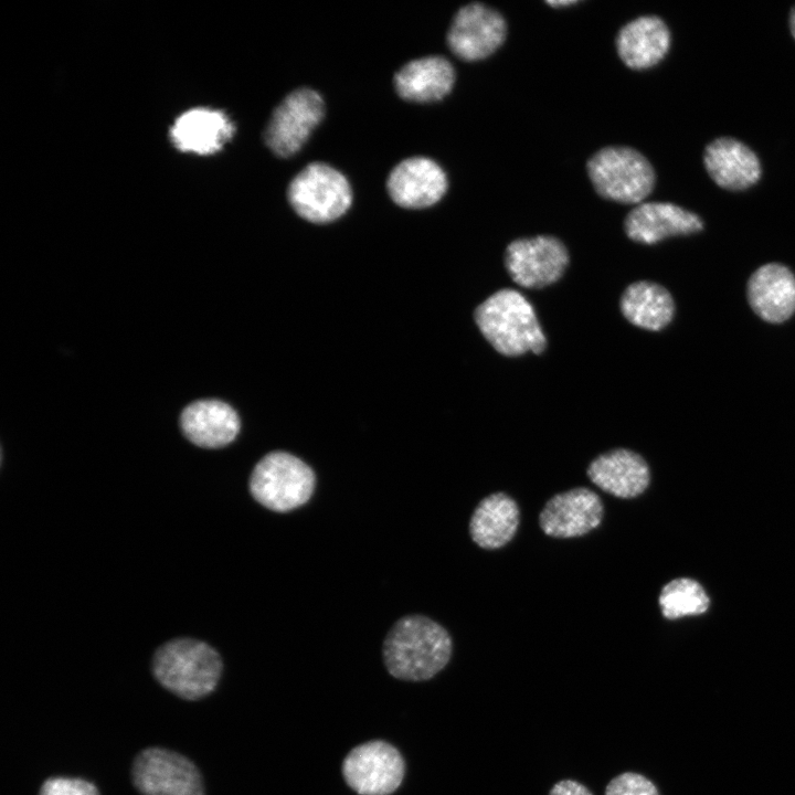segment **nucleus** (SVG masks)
<instances>
[{
	"instance_id": "f257e3e1",
	"label": "nucleus",
	"mask_w": 795,
	"mask_h": 795,
	"mask_svg": "<svg viewBox=\"0 0 795 795\" xmlns=\"http://www.w3.org/2000/svg\"><path fill=\"white\" fill-rule=\"evenodd\" d=\"M383 661L391 676L401 680L433 678L449 661L452 638L438 623L424 615L398 619L383 642Z\"/></svg>"
},
{
	"instance_id": "f03ea898",
	"label": "nucleus",
	"mask_w": 795,
	"mask_h": 795,
	"mask_svg": "<svg viewBox=\"0 0 795 795\" xmlns=\"http://www.w3.org/2000/svg\"><path fill=\"white\" fill-rule=\"evenodd\" d=\"M474 317L485 339L504 356L541 353L545 349L547 340L533 307L515 289L494 293L476 308Z\"/></svg>"
},
{
	"instance_id": "7ed1b4c3",
	"label": "nucleus",
	"mask_w": 795,
	"mask_h": 795,
	"mask_svg": "<svg viewBox=\"0 0 795 795\" xmlns=\"http://www.w3.org/2000/svg\"><path fill=\"white\" fill-rule=\"evenodd\" d=\"M152 674L173 695L199 700L210 695L222 675V659L206 643L172 639L160 646L152 657Z\"/></svg>"
},
{
	"instance_id": "20e7f679",
	"label": "nucleus",
	"mask_w": 795,
	"mask_h": 795,
	"mask_svg": "<svg viewBox=\"0 0 795 795\" xmlns=\"http://www.w3.org/2000/svg\"><path fill=\"white\" fill-rule=\"evenodd\" d=\"M316 485L314 470L287 452H271L255 465L250 477L253 498L265 508L287 512L305 505Z\"/></svg>"
},
{
	"instance_id": "39448f33",
	"label": "nucleus",
	"mask_w": 795,
	"mask_h": 795,
	"mask_svg": "<svg viewBox=\"0 0 795 795\" xmlns=\"http://www.w3.org/2000/svg\"><path fill=\"white\" fill-rule=\"evenodd\" d=\"M596 192L621 203L639 204L655 187V171L639 151L610 146L596 151L586 163Z\"/></svg>"
},
{
	"instance_id": "423d86ee",
	"label": "nucleus",
	"mask_w": 795,
	"mask_h": 795,
	"mask_svg": "<svg viewBox=\"0 0 795 795\" xmlns=\"http://www.w3.org/2000/svg\"><path fill=\"white\" fill-rule=\"evenodd\" d=\"M287 198L303 219L327 223L347 212L352 202V191L340 171L324 162H312L292 180Z\"/></svg>"
},
{
	"instance_id": "0eeeda50",
	"label": "nucleus",
	"mask_w": 795,
	"mask_h": 795,
	"mask_svg": "<svg viewBox=\"0 0 795 795\" xmlns=\"http://www.w3.org/2000/svg\"><path fill=\"white\" fill-rule=\"evenodd\" d=\"M131 777L141 795H203L198 767L186 756L163 748L141 750L134 759Z\"/></svg>"
},
{
	"instance_id": "6e6552de",
	"label": "nucleus",
	"mask_w": 795,
	"mask_h": 795,
	"mask_svg": "<svg viewBox=\"0 0 795 795\" xmlns=\"http://www.w3.org/2000/svg\"><path fill=\"white\" fill-rule=\"evenodd\" d=\"M347 785L359 795H390L401 785L405 763L392 744L373 740L353 748L341 766Z\"/></svg>"
},
{
	"instance_id": "1a4fd4ad",
	"label": "nucleus",
	"mask_w": 795,
	"mask_h": 795,
	"mask_svg": "<svg viewBox=\"0 0 795 795\" xmlns=\"http://www.w3.org/2000/svg\"><path fill=\"white\" fill-rule=\"evenodd\" d=\"M325 115V103L314 89L293 91L276 106L264 138L266 146L278 157L296 153L309 138Z\"/></svg>"
},
{
	"instance_id": "9d476101",
	"label": "nucleus",
	"mask_w": 795,
	"mask_h": 795,
	"mask_svg": "<svg viewBox=\"0 0 795 795\" xmlns=\"http://www.w3.org/2000/svg\"><path fill=\"white\" fill-rule=\"evenodd\" d=\"M569 264L564 244L550 235L512 241L505 251V266L512 280L524 288L555 283Z\"/></svg>"
},
{
	"instance_id": "9b49d317",
	"label": "nucleus",
	"mask_w": 795,
	"mask_h": 795,
	"mask_svg": "<svg viewBox=\"0 0 795 795\" xmlns=\"http://www.w3.org/2000/svg\"><path fill=\"white\" fill-rule=\"evenodd\" d=\"M507 24L495 9L468 3L455 13L447 32L449 50L465 61H477L492 54L505 41Z\"/></svg>"
},
{
	"instance_id": "f8f14e48",
	"label": "nucleus",
	"mask_w": 795,
	"mask_h": 795,
	"mask_svg": "<svg viewBox=\"0 0 795 795\" xmlns=\"http://www.w3.org/2000/svg\"><path fill=\"white\" fill-rule=\"evenodd\" d=\"M603 510L596 492L577 487L549 499L540 512L539 524L550 537H581L601 523Z\"/></svg>"
},
{
	"instance_id": "ddd939ff",
	"label": "nucleus",
	"mask_w": 795,
	"mask_h": 795,
	"mask_svg": "<svg viewBox=\"0 0 795 795\" xmlns=\"http://www.w3.org/2000/svg\"><path fill=\"white\" fill-rule=\"evenodd\" d=\"M446 173L434 160L412 157L401 161L389 174L391 199L405 209H423L438 202L447 190Z\"/></svg>"
},
{
	"instance_id": "4468645a",
	"label": "nucleus",
	"mask_w": 795,
	"mask_h": 795,
	"mask_svg": "<svg viewBox=\"0 0 795 795\" xmlns=\"http://www.w3.org/2000/svg\"><path fill=\"white\" fill-rule=\"evenodd\" d=\"M624 227L627 236L638 243L655 244L675 235L700 232L699 215L669 202H642L627 214Z\"/></svg>"
},
{
	"instance_id": "2eb2a0df",
	"label": "nucleus",
	"mask_w": 795,
	"mask_h": 795,
	"mask_svg": "<svg viewBox=\"0 0 795 795\" xmlns=\"http://www.w3.org/2000/svg\"><path fill=\"white\" fill-rule=\"evenodd\" d=\"M748 300L753 311L768 322H782L795 312V276L783 264L768 263L749 278Z\"/></svg>"
},
{
	"instance_id": "dca6fc26",
	"label": "nucleus",
	"mask_w": 795,
	"mask_h": 795,
	"mask_svg": "<svg viewBox=\"0 0 795 795\" xmlns=\"http://www.w3.org/2000/svg\"><path fill=\"white\" fill-rule=\"evenodd\" d=\"M703 162L710 178L727 190L748 189L761 177L757 156L735 138L720 137L711 141L706 147Z\"/></svg>"
},
{
	"instance_id": "f3484780",
	"label": "nucleus",
	"mask_w": 795,
	"mask_h": 795,
	"mask_svg": "<svg viewBox=\"0 0 795 795\" xmlns=\"http://www.w3.org/2000/svg\"><path fill=\"white\" fill-rule=\"evenodd\" d=\"M590 480L603 491L618 498H634L650 481L649 467L637 453L616 448L594 458L587 467Z\"/></svg>"
},
{
	"instance_id": "a211bd4d",
	"label": "nucleus",
	"mask_w": 795,
	"mask_h": 795,
	"mask_svg": "<svg viewBox=\"0 0 795 795\" xmlns=\"http://www.w3.org/2000/svg\"><path fill=\"white\" fill-rule=\"evenodd\" d=\"M180 425L191 443L204 448L223 447L240 431L235 410L219 400H200L189 404L181 413Z\"/></svg>"
},
{
	"instance_id": "6ab92c4d",
	"label": "nucleus",
	"mask_w": 795,
	"mask_h": 795,
	"mask_svg": "<svg viewBox=\"0 0 795 795\" xmlns=\"http://www.w3.org/2000/svg\"><path fill=\"white\" fill-rule=\"evenodd\" d=\"M670 46V32L656 15H644L626 23L617 33L616 49L630 68L644 70L659 63Z\"/></svg>"
},
{
	"instance_id": "aec40b11",
	"label": "nucleus",
	"mask_w": 795,
	"mask_h": 795,
	"mask_svg": "<svg viewBox=\"0 0 795 795\" xmlns=\"http://www.w3.org/2000/svg\"><path fill=\"white\" fill-rule=\"evenodd\" d=\"M235 127L221 110L194 108L179 116L171 128L178 149L198 155L219 151L234 135Z\"/></svg>"
},
{
	"instance_id": "412c9836",
	"label": "nucleus",
	"mask_w": 795,
	"mask_h": 795,
	"mask_svg": "<svg viewBox=\"0 0 795 795\" xmlns=\"http://www.w3.org/2000/svg\"><path fill=\"white\" fill-rule=\"evenodd\" d=\"M396 93L405 100L427 103L444 98L455 82L449 61L439 55L413 60L394 75Z\"/></svg>"
},
{
	"instance_id": "4be33fe9",
	"label": "nucleus",
	"mask_w": 795,
	"mask_h": 795,
	"mask_svg": "<svg viewBox=\"0 0 795 795\" xmlns=\"http://www.w3.org/2000/svg\"><path fill=\"white\" fill-rule=\"evenodd\" d=\"M519 526V508L505 492L485 497L475 508L469 533L473 541L483 549H498L506 545L516 534Z\"/></svg>"
},
{
	"instance_id": "5701e85b",
	"label": "nucleus",
	"mask_w": 795,
	"mask_h": 795,
	"mask_svg": "<svg viewBox=\"0 0 795 795\" xmlns=\"http://www.w3.org/2000/svg\"><path fill=\"white\" fill-rule=\"evenodd\" d=\"M624 317L636 327L658 331L672 319L675 304L661 285L642 280L630 284L619 301Z\"/></svg>"
},
{
	"instance_id": "b1692460",
	"label": "nucleus",
	"mask_w": 795,
	"mask_h": 795,
	"mask_svg": "<svg viewBox=\"0 0 795 795\" xmlns=\"http://www.w3.org/2000/svg\"><path fill=\"white\" fill-rule=\"evenodd\" d=\"M658 601L661 614L668 619L702 614L710 603L703 587L689 577H679L667 583Z\"/></svg>"
},
{
	"instance_id": "393cba45",
	"label": "nucleus",
	"mask_w": 795,
	"mask_h": 795,
	"mask_svg": "<svg viewBox=\"0 0 795 795\" xmlns=\"http://www.w3.org/2000/svg\"><path fill=\"white\" fill-rule=\"evenodd\" d=\"M604 795H659L654 783L635 772H624L613 777Z\"/></svg>"
},
{
	"instance_id": "a878e982",
	"label": "nucleus",
	"mask_w": 795,
	"mask_h": 795,
	"mask_svg": "<svg viewBox=\"0 0 795 795\" xmlns=\"http://www.w3.org/2000/svg\"><path fill=\"white\" fill-rule=\"evenodd\" d=\"M39 795H99L96 786L83 778L50 777L42 784Z\"/></svg>"
},
{
	"instance_id": "bb28decb",
	"label": "nucleus",
	"mask_w": 795,
	"mask_h": 795,
	"mask_svg": "<svg viewBox=\"0 0 795 795\" xmlns=\"http://www.w3.org/2000/svg\"><path fill=\"white\" fill-rule=\"evenodd\" d=\"M549 795H593V793L582 783L566 778L555 783Z\"/></svg>"
},
{
	"instance_id": "cd10ccee",
	"label": "nucleus",
	"mask_w": 795,
	"mask_h": 795,
	"mask_svg": "<svg viewBox=\"0 0 795 795\" xmlns=\"http://www.w3.org/2000/svg\"><path fill=\"white\" fill-rule=\"evenodd\" d=\"M788 24L791 33L795 40V7L789 12Z\"/></svg>"
},
{
	"instance_id": "c85d7f7f",
	"label": "nucleus",
	"mask_w": 795,
	"mask_h": 795,
	"mask_svg": "<svg viewBox=\"0 0 795 795\" xmlns=\"http://www.w3.org/2000/svg\"><path fill=\"white\" fill-rule=\"evenodd\" d=\"M547 3H549V4L552 6V7H564V6L566 7V6H571V4L576 3V1H573V0H562V1H560V0H558V1H549V2H547Z\"/></svg>"
}]
</instances>
